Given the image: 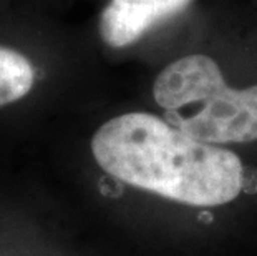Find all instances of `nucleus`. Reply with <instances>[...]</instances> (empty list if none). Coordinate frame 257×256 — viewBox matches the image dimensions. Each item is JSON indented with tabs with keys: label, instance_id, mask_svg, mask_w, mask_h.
<instances>
[{
	"label": "nucleus",
	"instance_id": "nucleus-1",
	"mask_svg": "<svg viewBox=\"0 0 257 256\" xmlns=\"http://www.w3.org/2000/svg\"><path fill=\"white\" fill-rule=\"evenodd\" d=\"M91 153L108 175L176 203L209 208L236 200L244 166L231 150L202 143L151 113H124L103 123Z\"/></svg>",
	"mask_w": 257,
	"mask_h": 256
},
{
	"label": "nucleus",
	"instance_id": "nucleus-2",
	"mask_svg": "<svg viewBox=\"0 0 257 256\" xmlns=\"http://www.w3.org/2000/svg\"><path fill=\"white\" fill-rule=\"evenodd\" d=\"M165 118L209 145L257 140V85L232 89L214 60L194 53L169 63L153 85Z\"/></svg>",
	"mask_w": 257,
	"mask_h": 256
},
{
	"label": "nucleus",
	"instance_id": "nucleus-3",
	"mask_svg": "<svg viewBox=\"0 0 257 256\" xmlns=\"http://www.w3.org/2000/svg\"><path fill=\"white\" fill-rule=\"evenodd\" d=\"M191 0H111L100 17V35L113 48L140 40L153 25L179 14Z\"/></svg>",
	"mask_w": 257,
	"mask_h": 256
},
{
	"label": "nucleus",
	"instance_id": "nucleus-4",
	"mask_svg": "<svg viewBox=\"0 0 257 256\" xmlns=\"http://www.w3.org/2000/svg\"><path fill=\"white\" fill-rule=\"evenodd\" d=\"M30 60L12 48L0 47V107L20 100L34 87Z\"/></svg>",
	"mask_w": 257,
	"mask_h": 256
}]
</instances>
